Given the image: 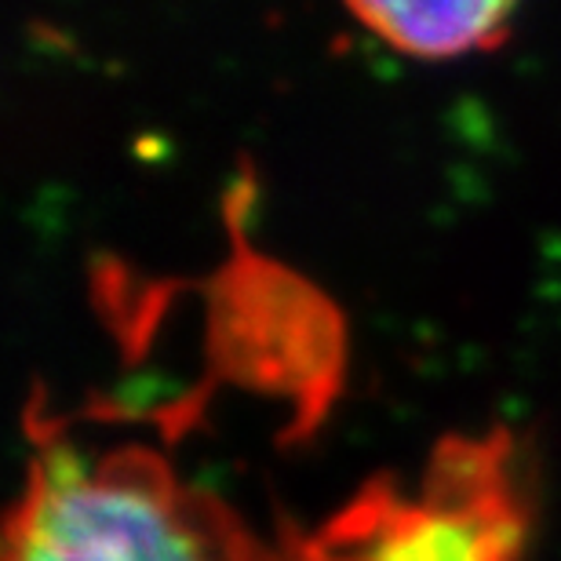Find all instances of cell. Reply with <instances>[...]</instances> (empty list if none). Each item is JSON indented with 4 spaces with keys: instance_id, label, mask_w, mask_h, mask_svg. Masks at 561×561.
I'll return each mask as SVG.
<instances>
[{
    "instance_id": "cell-3",
    "label": "cell",
    "mask_w": 561,
    "mask_h": 561,
    "mask_svg": "<svg viewBox=\"0 0 561 561\" xmlns=\"http://www.w3.org/2000/svg\"><path fill=\"white\" fill-rule=\"evenodd\" d=\"M346 11L409 59H459L489 51L507 37L514 4L500 0H448V4H387V0H354Z\"/></svg>"
},
{
    "instance_id": "cell-1",
    "label": "cell",
    "mask_w": 561,
    "mask_h": 561,
    "mask_svg": "<svg viewBox=\"0 0 561 561\" xmlns=\"http://www.w3.org/2000/svg\"><path fill=\"white\" fill-rule=\"evenodd\" d=\"M4 561H216L205 522L139 453L55 448L30 470Z\"/></svg>"
},
{
    "instance_id": "cell-2",
    "label": "cell",
    "mask_w": 561,
    "mask_h": 561,
    "mask_svg": "<svg viewBox=\"0 0 561 561\" xmlns=\"http://www.w3.org/2000/svg\"><path fill=\"white\" fill-rule=\"evenodd\" d=\"M522 511L496 481V463L463 448L416 496L357 500L324 529L307 561H518Z\"/></svg>"
}]
</instances>
